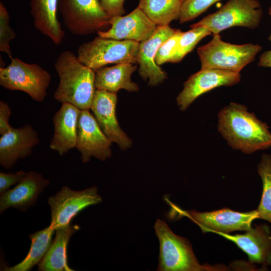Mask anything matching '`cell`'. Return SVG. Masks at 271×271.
<instances>
[{
  "label": "cell",
  "mask_w": 271,
  "mask_h": 271,
  "mask_svg": "<svg viewBox=\"0 0 271 271\" xmlns=\"http://www.w3.org/2000/svg\"><path fill=\"white\" fill-rule=\"evenodd\" d=\"M241 80L240 73L214 69L201 68L184 82L176 101L181 111L186 110L199 96L215 88L231 86Z\"/></svg>",
  "instance_id": "10"
},
{
  "label": "cell",
  "mask_w": 271,
  "mask_h": 271,
  "mask_svg": "<svg viewBox=\"0 0 271 271\" xmlns=\"http://www.w3.org/2000/svg\"><path fill=\"white\" fill-rule=\"evenodd\" d=\"M50 183L40 173L35 171L26 173L14 188L1 193V213L10 207L26 211L30 207L35 205L39 195Z\"/></svg>",
  "instance_id": "17"
},
{
  "label": "cell",
  "mask_w": 271,
  "mask_h": 271,
  "mask_svg": "<svg viewBox=\"0 0 271 271\" xmlns=\"http://www.w3.org/2000/svg\"><path fill=\"white\" fill-rule=\"evenodd\" d=\"M101 6L110 17L122 16L125 13L124 0H99Z\"/></svg>",
  "instance_id": "31"
},
{
  "label": "cell",
  "mask_w": 271,
  "mask_h": 271,
  "mask_svg": "<svg viewBox=\"0 0 271 271\" xmlns=\"http://www.w3.org/2000/svg\"><path fill=\"white\" fill-rule=\"evenodd\" d=\"M55 230L50 225L43 230L29 235L31 240L30 250L26 257L18 264L13 266H5L7 271H29L41 261L52 242Z\"/></svg>",
  "instance_id": "23"
},
{
  "label": "cell",
  "mask_w": 271,
  "mask_h": 271,
  "mask_svg": "<svg viewBox=\"0 0 271 271\" xmlns=\"http://www.w3.org/2000/svg\"><path fill=\"white\" fill-rule=\"evenodd\" d=\"M199 226L203 232L228 233L234 231H247L252 221L260 218L257 210L247 212L234 211L228 208L211 212L187 211L183 213Z\"/></svg>",
  "instance_id": "12"
},
{
  "label": "cell",
  "mask_w": 271,
  "mask_h": 271,
  "mask_svg": "<svg viewBox=\"0 0 271 271\" xmlns=\"http://www.w3.org/2000/svg\"><path fill=\"white\" fill-rule=\"evenodd\" d=\"M176 30L167 26H157L153 35L139 43L137 63L139 73L142 79H149L148 85L155 86L167 79V73L155 62V56L160 46L170 38Z\"/></svg>",
  "instance_id": "15"
},
{
  "label": "cell",
  "mask_w": 271,
  "mask_h": 271,
  "mask_svg": "<svg viewBox=\"0 0 271 271\" xmlns=\"http://www.w3.org/2000/svg\"><path fill=\"white\" fill-rule=\"evenodd\" d=\"M258 0H229L219 10L204 17L191 28L204 27L213 35L234 27L253 29L260 24L263 10Z\"/></svg>",
  "instance_id": "7"
},
{
  "label": "cell",
  "mask_w": 271,
  "mask_h": 271,
  "mask_svg": "<svg viewBox=\"0 0 271 271\" xmlns=\"http://www.w3.org/2000/svg\"><path fill=\"white\" fill-rule=\"evenodd\" d=\"M107 31H98V36L117 40L141 42L150 38L157 26L138 7L128 15L110 18Z\"/></svg>",
  "instance_id": "14"
},
{
  "label": "cell",
  "mask_w": 271,
  "mask_h": 271,
  "mask_svg": "<svg viewBox=\"0 0 271 271\" xmlns=\"http://www.w3.org/2000/svg\"><path fill=\"white\" fill-rule=\"evenodd\" d=\"M180 30H176L175 33L164 42L158 49L155 56V62L158 65L172 61L177 52L179 41L182 34Z\"/></svg>",
  "instance_id": "29"
},
{
  "label": "cell",
  "mask_w": 271,
  "mask_h": 271,
  "mask_svg": "<svg viewBox=\"0 0 271 271\" xmlns=\"http://www.w3.org/2000/svg\"><path fill=\"white\" fill-rule=\"evenodd\" d=\"M54 67L59 78L54 99L61 103L72 104L80 110L90 109L96 89L95 71L69 50L59 55Z\"/></svg>",
  "instance_id": "2"
},
{
  "label": "cell",
  "mask_w": 271,
  "mask_h": 271,
  "mask_svg": "<svg viewBox=\"0 0 271 271\" xmlns=\"http://www.w3.org/2000/svg\"><path fill=\"white\" fill-rule=\"evenodd\" d=\"M97 192L95 186L80 191L73 190L66 186L63 187L48 199L51 213L50 225L54 230L69 225L80 211L102 201Z\"/></svg>",
  "instance_id": "9"
},
{
  "label": "cell",
  "mask_w": 271,
  "mask_h": 271,
  "mask_svg": "<svg viewBox=\"0 0 271 271\" xmlns=\"http://www.w3.org/2000/svg\"><path fill=\"white\" fill-rule=\"evenodd\" d=\"M80 111V109L73 104L64 102L53 115L54 134L49 146L60 156L76 148Z\"/></svg>",
  "instance_id": "19"
},
{
  "label": "cell",
  "mask_w": 271,
  "mask_h": 271,
  "mask_svg": "<svg viewBox=\"0 0 271 271\" xmlns=\"http://www.w3.org/2000/svg\"><path fill=\"white\" fill-rule=\"evenodd\" d=\"M58 8L65 27L75 35H88L109 25L110 17L99 0H59Z\"/></svg>",
  "instance_id": "8"
},
{
  "label": "cell",
  "mask_w": 271,
  "mask_h": 271,
  "mask_svg": "<svg viewBox=\"0 0 271 271\" xmlns=\"http://www.w3.org/2000/svg\"><path fill=\"white\" fill-rule=\"evenodd\" d=\"M11 112V109L8 104L4 101H0V133L1 135L7 133L13 128L9 122Z\"/></svg>",
  "instance_id": "32"
},
{
  "label": "cell",
  "mask_w": 271,
  "mask_h": 271,
  "mask_svg": "<svg viewBox=\"0 0 271 271\" xmlns=\"http://www.w3.org/2000/svg\"><path fill=\"white\" fill-rule=\"evenodd\" d=\"M39 142L38 133L31 124L13 127L0 138V165L6 169L12 168L18 160L30 156Z\"/></svg>",
  "instance_id": "16"
},
{
  "label": "cell",
  "mask_w": 271,
  "mask_h": 271,
  "mask_svg": "<svg viewBox=\"0 0 271 271\" xmlns=\"http://www.w3.org/2000/svg\"><path fill=\"white\" fill-rule=\"evenodd\" d=\"M139 42L96 37L80 45L77 57L94 71L110 64L137 63Z\"/></svg>",
  "instance_id": "5"
},
{
  "label": "cell",
  "mask_w": 271,
  "mask_h": 271,
  "mask_svg": "<svg viewBox=\"0 0 271 271\" xmlns=\"http://www.w3.org/2000/svg\"><path fill=\"white\" fill-rule=\"evenodd\" d=\"M212 34L211 31L204 27L192 28V29L183 32L178 43V49L171 63H178L203 38Z\"/></svg>",
  "instance_id": "26"
},
{
  "label": "cell",
  "mask_w": 271,
  "mask_h": 271,
  "mask_svg": "<svg viewBox=\"0 0 271 271\" xmlns=\"http://www.w3.org/2000/svg\"><path fill=\"white\" fill-rule=\"evenodd\" d=\"M58 2L59 0H30V12L34 27L56 45L62 43L65 35L57 17Z\"/></svg>",
  "instance_id": "20"
},
{
  "label": "cell",
  "mask_w": 271,
  "mask_h": 271,
  "mask_svg": "<svg viewBox=\"0 0 271 271\" xmlns=\"http://www.w3.org/2000/svg\"><path fill=\"white\" fill-rule=\"evenodd\" d=\"M217 128L233 149L247 154L271 147L267 125L244 105L232 102L218 114Z\"/></svg>",
  "instance_id": "1"
},
{
  "label": "cell",
  "mask_w": 271,
  "mask_h": 271,
  "mask_svg": "<svg viewBox=\"0 0 271 271\" xmlns=\"http://www.w3.org/2000/svg\"><path fill=\"white\" fill-rule=\"evenodd\" d=\"M220 0H185L182 3L179 17L181 24L194 20Z\"/></svg>",
  "instance_id": "27"
},
{
  "label": "cell",
  "mask_w": 271,
  "mask_h": 271,
  "mask_svg": "<svg viewBox=\"0 0 271 271\" xmlns=\"http://www.w3.org/2000/svg\"><path fill=\"white\" fill-rule=\"evenodd\" d=\"M116 93L96 89L90 109L103 132L111 143L125 151L132 140L122 130L116 116Z\"/></svg>",
  "instance_id": "13"
},
{
  "label": "cell",
  "mask_w": 271,
  "mask_h": 271,
  "mask_svg": "<svg viewBox=\"0 0 271 271\" xmlns=\"http://www.w3.org/2000/svg\"><path fill=\"white\" fill-rule=\"evenodd\" d=\"M261 49L262 47L258 44L227 43L222 40L219 34H216L210 42L197 48V53L202 69L214 68L240 73L255 59Z\"/></svg>",
  "instance_id": "4"
},
{
  "label": "cell",
  "mask_w": 271,
  "mask_h": 271,
  "mask_svg": "<svg viewBox=\"0 0 271 271\" xmlns=\"http://www.w3.org/2000/svg\"><path fill=\"white\" fill-rule=\"evenodd\" d=\"M78 225H69L55 230V239L38 264L40 271H72L67 263V247L71 236L79 230Z\"/></svg>",
  "instance_id": "22"
},
{
  "label": "cell",
  "mask_w": 271,
  "mask_h": 271,
  "mask_svg": "<svg viewBox=\"0 0 271 271\" xmlns=\"http://www.w3.org/2000/svg\"><path fill=\"white\" fill-rule=\"evenodd\" d=\"M259 58V66L271 68V50L263 52Z\"/></svg>",
  "instance_id": "33"
},
{
  "label": "cell",
  "mask_w": 271,
  "mask_h": 271,
  "mask_svg": "<svg viewBox=\"0 0 271 271\" xmlns=\"http://www.w3.org/2000/svg\"><path fill=\"white\" fill-rule=\"evenodd\" d=\"M137 69V65L128 63L102 67L95 71V88L114 93L121 89L137 92L139 87L131 80V76Z\"/></svg>",
  "instance_id": "21"
},
{
  "label": "cell",
  "mask_w": 271,
  "mask_h": 271,
  "mask_svg": "<svg viewBox=\"0 0 271 271\" xmlns=\"http://www.w3.org/2000/svg\"><path fill=\"white\" fill-rule=\"evenodd\" d=\"M257 172L262 182V194L257 209L260 218L271 223V156L263 154L257 166Z\"/></svg>",
  "instance_id": "25"
},
{
  "label": "cell",
  "mask_w": 271,
  "mask_h": 271,
  "mask_svg": "<svg viewBox=\"0 0 271 271\" xmlns=\"http://www.w3.org/2000/svg\"><path fill=\"white\" fill-rule=\"evenodd\" d=\"M185 0H181V1L183 3L184 1H185Z\"/></svg>",
  "instance_id": "35"
},
{
  "label": "cell",
  "mask_w": 271,
  "mask_h": 271,
  "mask_svg": "<svg viewBox=\"0 0 271 271\" xmlns=\"http://www.w3.org/2000/svg\"><path fill=\"white\" fill-rule=\"evenodd\" d=\"M26 173L22 170L10 173L0 172V193L7 191L11 186L19 183Z\"/></svg>",
  "instance_id": "30"
},
{
  "label": "cell",
  "mask_w": 271,
  "mask_h": 271,
  "mask_svg": "<svg viewBox=\"0 0 271 271\" xmlns=\"http://www.w3.org/2000/svg\"><path fill=\"white\" fill-rule=\"evenodd\" d=\"M155 233L160 242L159 271H202L221 270V268L201 265L189 241L175 234L163 220L155 224Z\"/></svg>",
  "instance_id": "3"
},
{
  "label": "cell",
  "mask_w": 271,
  "mask_h": 271,
  "mask_svg": "<svg viewBox=\"0 0 271 271\" xmlns=\"http://www.w3.org/2000/svg\"><path fill=\"white\" fill-rule=\"evenodd\" d=\"M10 16L4 4L0 3V51L12 56L11 42L15 39L16 34L9 25Z\"/></svg>",
  "instance_id": "28"
},
{
  "label": "cell",
  "mask_w": 271,
  "mask_h": 271,
  "mask_svg": "<svg viewBox=\"0 0 271 271\" xmlns=\"http://www.w3.org/2000/svg\"><path fill=\"white\" fill-rule=\"evenodd\" d=\"M181 0H139L138 7L157 26H167L179 19Z\"/></svg>",
  "instance_id": "24"
},
{
  "label": "cell",
  "mask_w": 271,
  "mask_h": 271,
  "mask_svg": "<svg viewBox=\"0 0 271 271\" xmlns=\"http://www.w3.org/2000/svg\"><path fill=\"white\" fill-rule=\"evenodd\" d=\"M11 63L0 67V85L10 90L28 94L37 102H42L47 95L50 74L37 64L27 63L18 58L10 57Z\"/></svg>",
  "instance_id": "6"
},
{
  "label": "cell",
  "mask_w": 271,
  "mask_h": 271,
  "mask_svg": "<svg viewBox=\"0 0 271 271\" xmlns=\"http://www.w3.org/2000/svg\"><path fill=\"white\" fill-rule=\"evenodd\" d=\"M268 14L271 17V6L268 9ZM268 40L271 42V34L268 37Z\"/></svg>",
  "instance_id": "34"
},
{
  "label": "cell",
  "mask_w": 271,
  "mask_h": 271,
  "mask_svg": "<svg viewBox=\"0 0 271 271\" xmlns=\"http://www.w3.org/2000/svg\"><path fill=\"white\" fill-rule=\"evenodd\" d=\"M90 109L80 110L77 124L76 148L83 163L92 157L104 161L112 155L111 142L102 130Z\"/></svg>",
  "instance_id": "11"
},
{
  "label": "cell",
  "mask_w": 271,
  "mask_h": 271,
  "mask_svg": "<svg viewBox=\"0 0 271 271\" xmlns=\"http://www.w3.org/2000/svg\"><path fill=\"white\" fill-rule=\"evenodd\" d=\"M243 234L231 235L216 232L235 243L248 257L250 263H257L264 267L271 265V234L266 225H255Z\"/></svg>",
  "instance_id": "18"
}]
</instances>
